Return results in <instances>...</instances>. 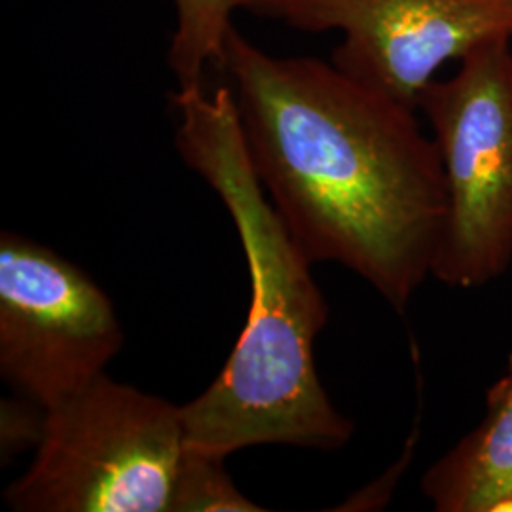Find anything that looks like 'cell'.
I'll use <instances>...</instances> for the list:
<instances>
[{
    "instance_id": "1",
    "label": "cell",
    "mask_w": 512,
    "mask_h": 512,
    "mask_svg": "<svg viewBox=\"0 0 512 512\" xmlns=\"http://www.w3.org/2000/svg\"><path fill=\"white\" fill-rule=\"evenodd\" d=\"M219 73L249 162L311 262L365 279L408 308L448 213L439 148L416 110L317 57H275L232 27Z\"/></svg>"
},
{
    "instance_id": "2",
    "label": "cell",
    "mask_w": 512,
    "mask_h": 512,
    "mask_svg": "<svg viewBox=\"0 0 512 512\" xmlns=\"http://www.w3.org/2000/svg\"><path fill=\"white\" fill-rule=\"evenodd\" d=\"M175 147L230 213L251 275L245 327L215 382L183 404L188 448L228 458L283 444L332 452L355 425L330 401L315 365L329 304L311 262L256 177L226 82L177 88Z\"/></svg>"
},
{
    "instance_id": "3",
    "label": "cell",
    "mask_w": 512,
    "mask_h": 512,
    "mask_svg": "<svg viewBox=\"0 0 512 512\" xmlns=\"http://www.w3.org/2000/svg\"><path fill=\"white\" fill-rule=\"evenodd\" d=\"M188 456L183 408L105 374L46 408L18 512H173Z\"/></svg>"
},
{
    "instance_id": "4",
    "label": "cell",
    "mask_w": 512,
    "mask_h": 512,
    "mask_svg": "<svg viewBox=\"0 0 512 512\" xmlns=\"http://www.w3.org/2000/svg\"><path fill=\"white\" fill-rule=\"evenodd\" d=\"M439 148L448 213L433 277L478 289L512 264V38L488 40L418 99Z\"/></svg>"
},
{
    "instance_id": "5",
    "label": "cell",
    "mask_w": 512,
    "mask_h": 512,
    "mask_svg": "<svg viewBox=\"0 0 512 512\" xmlns=\"http://www.w3.org/2000/svg\"><path fill=\"white\" fill-rule=\"evenodd\" d=\"M124 330L107 293L54 249L0 236V376L52 408L105 374Z\"/></svg>"
},
{
    "instance_id": "6",
    "label": "cell",
    "mask_w": 512,
    "mask_h": 512,
    "mask_svg": "<svg viewBox=\"0 0 512 512\" xmlns=\"http://www.w3.org/2000/svg\"><path fill=\"white\" fill-rule=\"evenodd\" d=\"M236 8L302 33L340 31L330 61L414 110L442 65L512 38V0H236Z\"/></svg>"
},
{
    "instance_id": "7",
    "label": "cell",
    "mask_w": 512,
    "mask_h": 512,
    "mask_svg": "<svg viewBox=\"0 0 512 512\" xmlns=\"http://www.w3.org/2000/svg\"><path fill=\"white\" fill-rule=\"evenodd\" d=\"M437 512H512V353L486 395V414L421 476Z\"/></svg>"
},
{
    "instance_id": "8",
    "label": "cell",
    "mask_w": 512,
    "mask_h": 512,
    "mask_svg": "<svg viewBox=\"0 0 512 512\" xmlns=\"http://www.w3.org/2000/svg\"><path fill=\"white\" fill-rule=\"evenodd\" d=\"M175 31L167 63L179 88L202 86L209 71H219L236 0H173Z\"/></svg>"
},
{
    "instance_id": "9",
    "label": "cell",
    "mask_w": 512,
    "mask_h": 512,
    "mask_svg": "<svg viewBox=\"0 0 512 512\" xmlns=\"http://www.w3.org/2000/svg\"><path fill=\"white\" fill-rule=\"evenodd\" d=\"M247 495L241 494L224 467V458L207 456L188 448L183 473L173 503V512H258Z\"/></svg>"
},
{
    "instance_id": "10",
    "label": "cell",
    "mask_w": 512,
    "mask_h": 512,
    "mask_svg": "<svg viewBox=\"0 0 512 512\" xmlns=\"http://www.w3.org/2000/svg\"><path fill=\"white\" fill-rule=\"evenodd\" d=\"M46 410L29 399L2 403V459L14 458L23 448H37Z\"/></svg>"
}]
</instances>
